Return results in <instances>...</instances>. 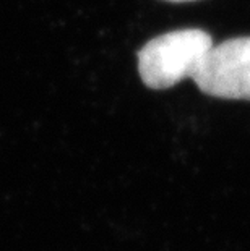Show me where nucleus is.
<instances>
[{"label":"nucleus","mask_w":250,"mask_h":251,"mask_svg":"<svg viewBox=\"0 0 250 251\" xmlns=\"http://www.w3.org/2000/svg\"><path fill=\"white\" fill-rule=\"evenodd\" d=\"M211 47V36L196 28L154 37L138 50L141 81L151 89H167L185 78L194 79Z\"/></svg>","instance_id":"f257e3e1"},{"label":"nucleus","mask_w":250,"mask_h":251,"mask_svg":"<svg viewBox=\"0 0 250 251\" xmlns=\"http://www.w3.org/2000/svg\"><path fill=\"white\" fill-rule=\"evenodd\" d=\"M201 93L221 99H250V37L213 46L194 76Z\"/></svg>","instance_id":"f03ea898"},{"label":"nucleus","mask_w":250,"mask_h":251,"mask_svg":"<svg viewBox=\"0 0 250 251\" xmlns=\"http://www.w3.org/2000/svg\"><path fill=\"white\" fill-rule=\"evenodd\" d=\"M166 2H174V3H182V2H195V0H166Z\"/></svg>","instance_id":"7ed1b4c3"}]
</instances>
